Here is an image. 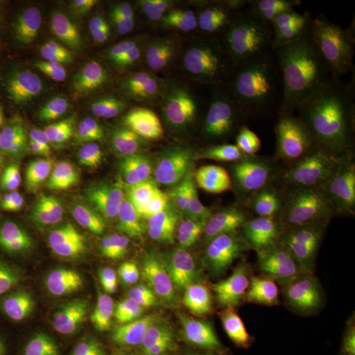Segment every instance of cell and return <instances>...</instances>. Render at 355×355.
<instances>
[{"label": "cell", "instance_id": "obj_30", "mask_svg": "<svg viewBox=\"0 0 355 355\" xmlns=\"http://www.w3.org/2000/svg\"><path fill=\"white\" fill-rule=\"evenodd\" d=\"M321 41L328 53L355 60V19L337 20Z\"/></svg>", "mask_w": 355, "mask_h": 355}, {"label": "cell", "instance_id": "obj_22", "mask_svg": "<svg viewBox=\"0 0 355 355\" xmlns=\"http://www.w3.org/2000/svg\"><path fill=\"white\" fill-rule=\"evenodd\" d=\"M98 355H158V347L142 327L124 322L105 337Z\"/></svg>", "mask_w": 355, "mask_h": 355}, {"label": "cell", "instance_id": "obj_20", "mask_svg": "<svg viewBox=\"0 0 355 355\" xmlns=\"http://www.w3.org/2000/svg\"><path fill=\"white\" fill-rule=\"evenodd\" d=\"M278 87L277 79L259 78L242 82L221 95L214 108V116L225 127L239 119L255 101Z\"/></svg>", "mask_w": 355, "mask_h": 355}, {"label": "cell", "instance_id": "obj_34", "mask_svg": "<svg viewBox=\"0 0 355 355\" xmlns=\"http://www.w3.org/2000/svg\"><path fill=\"white\" fill-rule=\"evenodd\" d=\"M216 46L211 38L208 37L203 32H191L180 40L178 45L177 57L178 62L182 66V69L199 57H202L205 53L215 49Z\"/></svg>", "mask_w": 355, "mask_h": 355}, {"label": "cell", "instance_id": "obj_21", "mask_svg": "<svg viewBox=\"0 0 355 355\" xmlns=\"http://www.w3.org/2000/svg\"><path fill=\"white\" fill-rule=\"evenodd\" d=\"M282 107L283 95L279 85L277 89L255 101L239 119L232 121L227 128L230 132L243 137L259 133L271 127L279 119Z\"/></svg>", "mask_w": 355, "mask_h": 355}, {"label": "cell", "instance_id": "obj_11", "mask_svg": "<svg viewBox=\"0 0 355 355\" xmlns=\"http://www.w3.org/2000/svg\"><path fill=\"white\" fill-rule=\"evenodd\" d=\"M308 354L355 355V293L336 300L318 318Z\"/></svg>", "mask_w": 355, "mask_h": 355}, {"label": "cell", "instance_id": "obj_28", "mask_svg": "<svg viewBox=\"0 0 355 355\" xmlns=\"http://www.w3.org/2000/svg\"><path fill=\"white\" fill-rule=\"evenodd\" d=\"M60 279L64 280L78 290L86 293L92 302L102 305L101 292H99V282L96 279L89 262L76 259V258H66L60 266Z\"/></svg>", "mask_w": 355, "mask_h": 355}, {"label": "cell", "instance_id": "obj_15", "mask_svg": "<svg viewBox=\"0 0 355 355\" xmlns=\"http://www.w3.org/2000/svg\"><path fill=\"white\" fill-rule=\"evenodd\" d=\"M246 318L259 331L275 355H299L303 345V330L299 320L291 312L272 306L250 312Z\"/></svg>", "mask_w": 355, "mask_h": 355}, {"label": "cell", "instance_id": "obj_17", "mask_svg": "<svg viewBox=\"0 0 355 355\" xmlns=\"http://www.w3.org/2000/svg\"><path fill=\"white\" fill-rule=\"evenodd\" d=\"M327 228L333 243L355 257V174L341 179L328 202Z\"/></svg>", "mask_w": 355, "mask_h": 355}, {"label": "cell", "instance_id": "obj_14", "mask_svg": "<svg viewBox=\"0 0 355 355\" xmlns=\"http://www.w3.org/2000/svg\"><path fill=\"white\" fill-rule=\"evenodd\" d=\"M343 10V3L333 0H286L280 1V16L304 42L324 37Z\"/></svg>", "mask_w": 355, "mask_h": 355}, {"label": "cell", "instance_id": "obj_31", "mask_svg": "<svg viewBox=\"0 0 355 355\" xmlns=\"http://www.w3.org/2000/svg\"><path fill=\"white\" fill-rule=\"evenodd\" d=\"M221 23L253 36L268 38V26L265 15L254 6H246L229 11Z\"/></svg>", "mask_w": 355, "mask_h": 355}, {"label": "cell", "instance_id": "obj_32", "mask_svg": "<svg viewBox=\"0 0 355 355\" xmlns=\"http://www.w3.org/2000/svg\"><path fill=\"white\" fill-rule=\"evenodd\" d=\"M221 67V58L217 49H212L208 53L195 60L193 62L183 67L184 76L191 85L196 87H204L211 85L215 80Z\"/></svg>", "mask_w": 355, "mask_h": 355}, {"label": "cell", "instance_id": "obj_16", "mask_svg": "<svg viewBox=\"0 0 355 355\" xmlns=\"http://www.w3.org/2000/svg\"><path fill=\"white\" fill-rule=\"evenodd\" d=\"M51 266V257L40 248H29L8 255L0 265V303L13 308L28 284Z\"/></svg>", "mask_w": 355, "mask_h": 355}, {"label": "cell", "instance_id": "obj_9", "mask_svg": "<svg viewBox=\"0 0 355 355\" xmlns=\"http://www.w3.org/2000/svg\"><path fill=\"white\" fill-rule=\"evenodd\" d=\"M252 207L229 192H215L186 204L180 217L187 230L208 237H223L243 225Z\"/></svg>", "mask_w": 355, "mask_h": 355}, {"label": "cell", "instance_id": "obj_35", "mask_svg": "<svg viewBox=\"0 0 355 355\" xmlns=\"http://www.w3.org/2000/svg\"><path fill=\"white\" fill-rule=\"evenodd\" d=\"M1 355H42L38 330L23 327L8 338Z\"/></svg>", "mask_w": 355, "mask_h": 355}, {"label": "cell", "instance_id": "obj_12", "mask_svg": "<svg viewBox=\"0 0 355 355\" xmlns=\"http://www.w3.org/2000/svg\"><path fill=\"white\" fill-rule=\"evenodd\" d=\"M137 217V203L127 193L104 196L79 218L76 234L87 243L108 241L124 233Z\"/></svg>", "mask_w": 355, "mask_h": 355}, {"label": "cell", "instance_id": "obj_7", "mask_svg": "<svg viewBox=\"0 0 355 355\" xmlns=\"http://www.w3.org/2000/svg\"><path fill=\"white\" fill-rule=\"evenodd\" d=\"M103 61L128 89L148 102L165 96V76L154 51L123 24H110L103 35Z\"/></svg>", "mask_w": 355, "mask_h": 355}, {"label": "cell", "instance_id": "obj_1", "mask_svg": "<svg viewBox=\"0 0 355 355\" xmlns=\"http://www.w3.org/2000/svg\"><path fill=\"white\" fill-rule=\"evenodd\" d=\"M249 187L278 203H304L318 193L324 166L304 145H271L249 161L243 171Z\"/></svg>", "mask_w": 355, "mask_h": 355}, {"label": "cell", "instance_id": "obj_13", "mask_svg": "<svg viewBox=\"0 0 355 355\" xmlns=\"http://www.w3.org/2000/svg\"><path fill=\"white\" fill-rule=\"evenodd\" d=\"M205 316L207 308L200 293L187 284L168 288L155 308L158 325L180 337H192L202 330Z\"/></svg>", "mask_w": 355, "mask_h": 355}, {"label": "cell", "instance_id": "obj_10", "mask_svg": "<svg viewBox=\"0 0 355 355\" xmlns=\"http://www.w3.org/2000/svg\"><path fill=\"white\" fill-rule=\"evenodd\" d=\"M150 240L145 233L103 248L89 255V265L101 286L124 288L144 274L149 261Z\"/></svg>", "mask_w": 355, "mask_h": 355}, {"label": "cell", "instance_id": "obj_38", "mask_svg": "<svg viewBox=\"0 0 355 355\" xmlns=\"http://www.w3.org/2000/svg\"><path fill=\"white\" fill-rule=\"evenodd\" d=\"M7 243V229H6V223H4V217L0 212V254L3 253L4 248Z\"/></svg>", "mask_w": 355, "mask_h": 355}, {"label": "cell", "instance_id": "obj_8", "mask_svg": "<svg viewBox=\"0 0 355 355\" xmlns=\"http://www.w3.org/2000/svg\"><path fill=\"white\" fill-rule=\"evenodd\" d=\"M223 288L232 304L250 313L275 306L284 278L254 254L237 255L224 267Z\"/></svg>", "mask_w": 355, "mask_h": 355}, {"label": "cell", "instance_id": "obj_24", "mask_svg": "<svg viewBox=\"0 0 355 355\" xmlns=\"http://www.w3.org/2000/svg\"><path fill=\"white\" fill-rule=\"evenodd\" d=\"M80 107L83 114L98 123L110 127L125 128L140 127L146 123V114H130L127 111L114 108L99 99L91 89H87L80 96Z\"/></svg>", "mask_w": 355, "mask_h": 355}, {"label": "cell", "instance_id": "obj_33", "mask_svg": "<svg viewBox=\"0 0 355 355\" xmlns=\"http://www.w3.org/2000/svg\"><path fill=\"white\" fill-rule=\"evenodd\" d=\"M89 89L108 105H112L114 108L127 111L130 114H146L145 108L142 107L139 101H136L133 96H130L124 89H119L112 83L107 82H96L94 83Z\"/></svg>", "mask_w": 355, "mask_h": 355}, {"label": "cell", "instance_id": "obj_37", "mask_svg": "<svg viewBox=\"0 0 355 355\" xmlns=\"http://www.w3.org/2000/svg\"><path fill=\"white\" fill-rule=\"evenodd\" d=\"M8 325H10V316L6 311L0 309V345L3 343L7 330H8Z\"/></svg>", "mask_w": 355, "mask_h": 355}, {"label": "cell", "instance_id": "obj_6", "mask_svg": "<svg viewBox=\"0 0 355 355\" xmlns=\"http://www.w3.org/2000/svg\"><path fill=\"white\" fill-rule=\"evenodd\" d=\"M83 49V29L74 15L58 13L41 26L28 51L32 78L38 86L58 89L76 73Z\"/></svg>", "mask_w": 355, "mask_h": 355}, {"label": "cell", "instance_id": "obj_2", "mask_svg": "<svg viewBox=\"0 0 355 355\" xmlns=\"http://www.w3.org/2000/svg\"><path fill=\"white\" fill-rule=\"evenodd\" d=\"M249 245L255 257L283 278L318 279L328 262L318 234L300 218L268 216L254 227Z\"/></svg>", "mask_w": 355, "mask_h": 355}, {"label": "cell", "instance_id": "obj_19", "mask_svg": "<svg viewBox=\"0 0 355 355\" xmlns=\"http://www.w3.org/2000/svg\"><path fill=\"white\" fill-rule=\"evenodd\" d=\"M69 132L76 140L110 162H127L133 155V142L123 128L85 121L71 124Z\"/></svg>", "mask_w": 355, "mask_h": 355}, {"label": "cell", "instance_id": "obj_4", "mask_svg": "<svg viewBox=\"0 0 355 355\" xmlns=\"http://www.w3.org/2000/svg\"><path fill=\"white\" fill-rule=\"evenodd\" d=\"M216 155L215 144L202 128L180 123L149 153L144 168L146 187L157 195L178 190L205 174Z\"/></svg>", "mask_w": 355, "mask_h": 355}, {"label": "cell", "instance_id": "obj_36", "mask_svg": "<svg viewBox=\"0 0 355 355\" xmlns=\"http://www.w3.org/2000/svg\"><path fill=\"white\" fill-rule=\"evenodd\" d=\"M58 293L61 296V299L64 300L66 304L74 309L79 311H85V312H91V313H96L102 305L96 304L95 302H92L86 293L78 290L76 286L60 279L58 284Z\"/></svg>", "mask_w": 355, "mask_h": 355}, {"label": "cell", "instance_id": "obj_29", "mask_svg": "<svg viewBox=\"0 0 355 355\" xmlns=\"http://www.w3.org/2000/svg\"><path fill=\"white\" fill-rule=\"evenodd\" d=\"M167 243L175 253L178 259L187 268L192 282H202L208 275V263L200 252V249L191 241L190 239L184 237L183 234H174L171 236Z\"/></svg>", "mask_w": 355, "mask_h": 355}, {"label": "cell", "instance_id": "obj_25", "mask_svg": "<svg viewBox=\"0 0 355 355\" xmlns=\"http://www.w3.org/2000/svg\"><path fill=\"white\" fill-rule=\"evenodd\" d=\"M58 300L55 287H54V275L53 266L41 271L35 279L32 280L13 309L24 312L28 315H40L51 309Z\"/></svg>", "mask_w": 355, "mask_h": 355}, {"label": "cell", "instance_id": "obj_26", "mask_svg": "<svg viewBox=\"0 0 355 355\" xmlns=\"http://www.w3.org/2000/svg\"><path fill=\"white\" fill-rule=\"evenodd\" d=\"M192 282L187 268L178 259L167 241L157 249L152 272V286L157 290L171 288Z\"/></svg>", "mask_w": 355, "mask_h": 355}, {"label": "cell", "instance_id": "obj_23", "mask_svg": "<svg viewBox=\"0 0 355 355\" xmlns=\"http://www.w3.org/2000/svg\"><path fill=\"white\" fill-rule=\"evenodd\" d=\"M220 36L240 69H253L266 60L268 38L253 36L223 23L220 24Z\"/></svg>", "mask_w": 355, "mask_h": 355}, {"label": "cell", "instance_id": "obj_3", "mask_svg": "<svg viewBox=\"0 0 355 355\" xmlns=\"http://www.w3.org/2000/svg\"><path fill=\"white\" fill-rule=\"evenodd\" d=\"M86 178L82 158L74 149L55 140L32 144L19 154L13 180L26 203L42 208L76 192Z\"/></svg>", "mask_w": 355, "mask_h": 355}, {"label": "cell", "instance_id": "obj_27", "mask_svg": "<svg viewBox=\"0 0 355 355\" xmlns=\"http://www.w3.org/2000/svg\"><path fill=\"white\" fill-rule=\"evenodd\" d=\"M193 0H149L142 6V19L155 31H165L178 24L195 7Z\"/></svg>", "mask_w": 355, "mask_h": 355}, {"label": "cell", "instance_id": "obj_18", "mask_svg": "<svg viewBox=\"0 0 355 355\" xmlns=\"http://www.w3.org/2000/svg\"><path fill=\"white\" fill-rule=\"evenodd\" d=\"M99 318H76L64 321L55 330L51 355H98L107 337Z\"/></svg>", "mask_w": 355, "mask_h": 355}, {"label": "cell", "instance_id": "obj_5", "mask_svg": "<svg viewBox=\"0 0 355 355\" xmlns=\"http://www.w3.org/2000/svg\"><path fill=\"white\" fill-rule=\"evenodd\" d=\"M353 107V89L337 76L304 78L292 91L290 121L308 142L327 140L343 127Z\"/></svg>", "mask_w": 355, "mask_h": 355}]
</instances>
